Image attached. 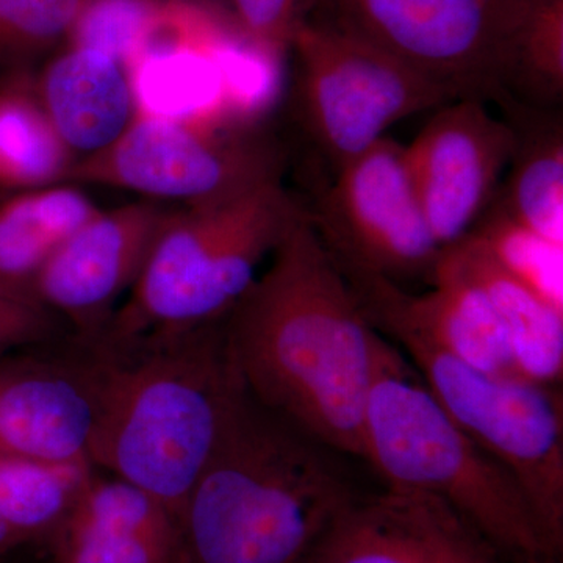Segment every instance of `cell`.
<instances>
[{
	"label": "cell",
	"instance_id": "6da1fadb",
	"mask_svg": "<svg viewBox=\"0 0 563 563\" xmlns=\"http://www.w3.org/2000/svg\"><path fill=\"white\" fill-rule=\"evenodd\" d=\"M224 328L252 398L335 453L363 459V413L388 340L366 320L309 211Z\"/></svg>",
	"mask_w": 563,
	"mask_h": 563
},
{
	"label": "cell",
	"instance_id": "7a4b0ae2",
	"mask_svg": "<svg viewBox=\"0 0 563 563\" xmlns=\"http://www.w3.org/2000/svg\"><path fill=\"white\" fill-rule=\"evenodd\" d=\"M339 455L244 387L181 510L185 563H303L358 493Z\"/></svg>",
	"mask_w": 563,
	"mask_h": 563
},
{
	"label": "cell",
	"instance_id": "3957f363",
	"mask_svg": "<svg viewBox=\"0 0 563 563\" xmlns=\"http://www.w3.org/2000/svg\"><path fill=\"white\" fill-rule=\"evenodd\" d=\"M92 347L102 391L91 465L151 493L179 520L244 388L224 320Z\"/></svg>",
	"mask_w": 563,
	"mask_h": 563
},
{
	"label": "cell",
	"instance_id": "277c9868",
	"mask_svg": "<svg viewBox=\"0 0 563 563\" xmlns=\"http://www.w3.org/2000/svg\"><path fill=\"white\" fill-rule=\"evenodd\" d=\"M363 459L385 487L442 499L517 563H561L512 474L433 398L388 342L363 413Z\"/></svg>",
	"mask_w": 563,
	"mask_h": 563
},
{
	"label": "cell",
	"instance_id": "5b68a950",
	"mask_svg": "<svg viewBox=\"0 0 563 563\" xmlns=\"http://www.w3.org/2000/svg\"><path fill=\"white\" fill-rule=\"evenodd\" d=\"M306 214V199L282 180L222 201L174 207L128 301L91 344L125 346L224 320Z\"/></svg>",
	"mask_w": 563,
	"mask_h": 563
},
{
	"label": "cell",
	"instance_id": "8992f818",
	"mask_svg": "<svg viewBox=\"0 0 563 563\" xmlns=\"http://www.w3.org/2000/svg\"><path fill=\"white\" fill-rule=\"evenodd\" d=\"M291 114L333 174L385 139L396 122L454 101L450 92L332 16L292 36Z\"/></svg>",
	"mask_w": 563,
	"mask_h": 563
},
{
	"label": "cell",
	"instance_id": "52a82bcc",
	"mask_svg": "<svg viewBox=\"0 0 563 563\" xmlns=\"http://www.w3.org/2000/svg\"><path fill=\"white\" fill-rule=\"evenodd\" d=\"M542 0H328L331 16L454 99L506 101Z\"/></svg>",
	"mask_w": 563,
	"mask_h": 563
},
{
	"label": "cell",
	"instance_id": "ba28073f",
	"mask_svg": "<svg viewBox=\"0 0 563 563\" xmlns=\"http://www.w3.org/2000/svg\"><path fill=\"white\" fill-rule=\"evenodd\" d=\"M288 151L258 122L133 118L107 150L77 158L66 184L103 185L150 201L198 206L282 180Z\"/></svg>",
	"mask_w": 563,
	"mask_h": 563
},
{
	"label": "cell",
	"instance_id": "9c48e42d",
	"mask_svg": "<svg viewBox=\"0 0 563 563\" xmlns=\"http://www.w3.org/2000/svg\"><path fill=\"white\" fill-rule=\"evenodd\" d=\"M444 412L501 463L531 503L555 553H563L561 387L479 372L420 343L398 344Z\"/></svg>",
	"mask_w": 563,
	"mask_h": 563
},
{
	"label": "cell",
	"instance_id": "30bf717a",
	"mask_svg": "<svg viewBox=\"0 0 563 563\" xmlns=\"http://www.w3.org/2000/svg\"><path fill=\"white\" fill-rule=\"evenodd\" d=\"M314 231L340 265L406 288L431 285L443 247L426 221L407 172L404 146L390 139L313 181L306 199Z\"/></svg>",
	"mask_w": 563,
	"mask_h": 563
},
{
	"label": "cell",
	"instance_id": "8fae6325",
	"mask_svg": "<svg viewBox=\"0 0 563 563\" xmlns=\"http://www.w3.org/2000/svg\"><path fill=\"white\" fill-rule=\"evenodd\" d=\"M404 146L407 172L429 228L442 247L470 235L490 206L512 157L509 122L488 103L455 99Z\"/></svg>",
	"mask_w": 563,
	"mask_h": 563
},
{
	"label": "cell",
	"instance_id": "7c38bea8",
	"mask_svg": "<svg viewBox=\"0 0 563 563\" xmlns=\"http://www.w3.org/2000/svg\"><path fill=\"white\" fill-rule=\"evenodd\" d=\"M336 266L366 320L396 344H424L479 372L520 377L487 295L450 247H443L431 288L420 295L377 274Z\"/></svg>",
	"mask_w": 563,
	"mask_h": 563
},
{
	"label": "cell",
	"instance_id": "4fadbf2b",
	"mask_svg": "<svg viewBox=\"0 0 563 563\" xmlns=\"http://www.w3.org/2000/svg\"><path fill=\"white\" fill-rule=\"evenodd\" d=\"M174 207L141 199L99 211L41 269L32 285L33 301L80 343H95L121 296L139 279Z\"/></svg>",
	"mask_w": 563,
	"mask_h": 563
},
{
	"label": "cell",
	"instance_id": "5bb4252c",
	"mask_svg": "<svg viewBox=\"0 0 563 563\" xmlns=\"http://www.w3.org/2000/svg\"><path fill=\"white\" fill-rule=\"evenodd\" d=\"M102 358L81 354L0 355V451L47 463L91 465Z\"/></svg>",
	"mask_w": 563,
	"mask_h": 563
},
{
	"label": "cell",
	"instance_id": "9a60e30c",
	"mask_svg": "<svg viewBox=\"0 0 563 563\" xmlns=\"http://www.w3.org/2000/svg\"><path fill=\"white\" fill-rule=\"evenodd\" d=\"M303 563H517L428 493L358 492Z\"/></svg>",
	"mask_w": 563,
	"mask_h": 563
},
{
	"label": "cell",
	"instance_id": "2e32d148",
	"mask_svg": "<svg viewBox=\"0 0 563 563\" xmlns=\"http://www.w3.org/2000/svg\"><path fill=\"white\" fill-rule=\"evenodd\" d=\"M47 544L52 563H185L172 510L143 488L96 468Z\"/></svg>",
	"mask_w": 563,
	"mask_h": 563
},
{
	"label": "cell",
	"instance_id": "e0dca14e",
	"mask_svg": "<svg viewBox=\"0 0 563 563\" xmlns=\"http://www.w3.org/2000/svg\"><path fill=\"white\" fill-rule=\"evenodd\" d=\"M35 87L52 125L76 157L107 150L135 118L124 63L96 47L66 46L41 66Z\"/></svg>",
	"mask_w": 563,
	"mask_h": 563
},
{
	"label": "cell",
	"instance_id": "ac0fdd59",
	"mask_svg": "<svg viewBox=\"0 0 563 563\" xmlns=\"http://www.w3.org/2000/svg\"><path fill=\"white\" fill-rule=\"evenodd\" d=\"M501 117L515 135L512 157L490 207L563 246V113L507 99Z\"/></svg>",
	"mask_w": 563,
	"mask_h": 563
},
{
	"label": "cell",
	"instance_id": "d6986e66",
	"mask_svg": "<svg viewBox=\"0 0 563 563\" xmlns=\"http://www.w3.org/2000/svg\"><path fill=\"white\" fill-rule=\"evenodd\" d=\"M448 247L487 295L520 377L547 387H561L563 310L555 309L507 272L476 236L468 235Z\"/></svg>",
	"mask_w": 563,
	"mask_h": 563
},
{
	"label": "cell",
	"instance_id": "ffe728a7",
	"mask_svg": "<svg viewBox=\"0 0 563 563\" xmlns=\"http://www.w3.org/2000/svg\"><path fill=\"white\" fill-rule=\"evenodd\" d=\"M101 209L74 184L11 192L0 201V287L32 298L52 255Z\"/></svg>",
	"mask_w": 563,
	"mask_h": 563
},
{
	"label": "cell",
	"instance_id": "44dd1931",
	"mask_svg": "<svg viewBox=\"0 0 563 563\" xmlns=\"http://www.w3.org/2000/svg\"><path fill=\"white\" fill-rule=\"evenodd\" d=\"M35 76L0 87V191L10 195L66 184L77 162L40 101Z\"/></svg>",
	"mask_w": 563,
	"mask_h": 563
},
{
	"label": "cell",
	"instance_id": "7402d4cb",
	"mask_svg": "<svg viewBox=\"0 0 563 563\" xmlns=\"http://www.w3.org/2000/svg\"><path fill=\"white\" fill-rule=\"evenodd\" d=\"M92 465H47L0 451V517L25 547L46 542L60 526Z\"/></svg>",
	"mask_w": 563,
	"mask_h": 563
},
{
	"label": "cell",
	"instance_id": "603a6c76",
	"mask_svg": "<svg viewBox=\"0 0 563 563\" xmlns=\"http://www.w3.org/2000/svg\"><path fill=\"white\" fill-rule=\"evenodd\" d=\"M91 0H0V87L65 49Z\"/></svg>",
	"mask_w": 563,
	"mask_h": 563
},
{
	"label": "cell",
	"instance_id": "cb8c5ba5",
	"mask_svg": "<svg viewBox=\"0 0 563 563\" xmlns=\"http://www.w3.org/2000/svg\"><path fill=\"white\" fill-rule=\"evenodd\" d=\"M470 235L476 236L507 272L544 301L563 310V246L529 231L493 207L481 214Z\"/></svg>",
	"mask_w": 563,
	"mask_h": 563
},
{
	"label": "cell",
	"instance_id": "d4e9b609",
	"mask_svg": "<svg viewBox=\"0 0 563 563\" xmlns=\"http://www.w3.org/2000/svg\"><path fill=\"white\" fill-rule=\"evenodd\" d=\"M507 96L526 106L562 109L563 0H542L533 11Z\"/></svg>",
	"mask_w": 563,
	"mask_h": 563
},
{
	"label": "cell",
	"instance_id": "484cf974",
	"mask_svg": "<svg viewBox=\"0 0 563 563\" xmlns=\"http://www.w3.org/2000/svg\"><path fill=\"white\" fill-rule=\"evenodd\" d=\"M322 0H228L229 16L240 38L274 60L290 47L292 36ZM328 2V0H325Z\"/></svg>",
	"mask_w": 563,
	"mask_h": 563
},
{
	"label": "cell",
	"instance_id": "4316f807",
	"mask_svg": "<svg viewBox=\"0 0 563 563\" xmlns=\"http://www.w3.org/2000/svg\"><path fill=\"white\" fill-rule=\"evenodd\" d=\"M65 329L32 298L0 287V355L47 346L57 342Z\"/></svg>",
	"mask_w": 563,
	"mask_h": 563
},
{
	"label": "cell",
	"instance_id": "83f0119b",
	"mask_svg": "<svg viewBox=\"0 0 563 563\" xmlns=\"http://www.w3.org/2000/svg\"><path fill=\"white\" fill-rule=\"evenodd\" d=\"M184 2H191V0H184ZM203 3H210L213 7L228 10V0H202Z\"/></svg>",
	"mask_w": 563,
	"mask_h": 563
}]
</instances>
